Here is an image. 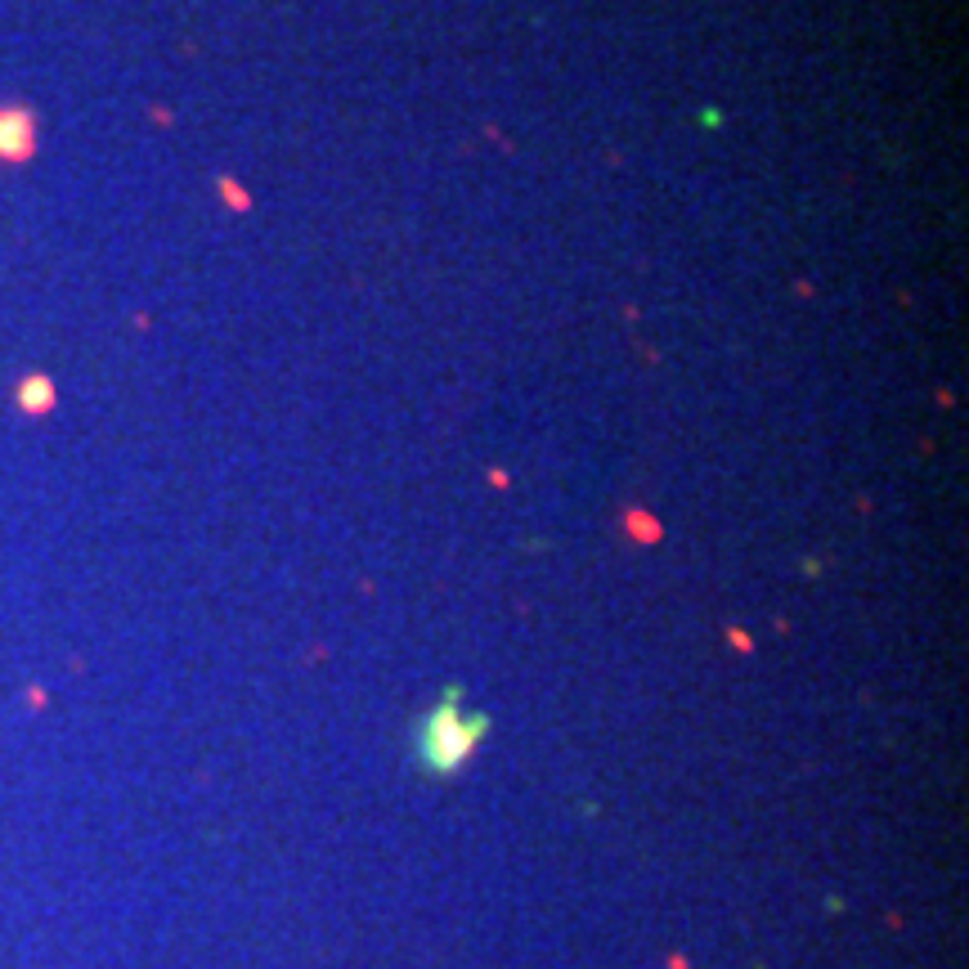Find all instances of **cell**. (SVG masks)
Wrapping results in <instances>:
<instances>
[{
    "label": "cell",
    "instance_id": "obj_1",
    "mask_svg": "<svg viewBox=\"0 0 969 969\" xmlns=\"http://www.w3.org/2000/svg\"><path fill=\"white\" fill-rule=\"evenodd\" d=\"M476 736H480V723H463V714L454 705H440L422 727V759L436 772H449V768H458L467 759Z\"/></svg>",
    "mask_w": 969,
    "mask_h": 969
},
{
    "label": "cell",
    "instance_id": "obj_2",
    "mask_svg": "<svg viewBox=\"0 0 969 969\" xmlns=\"http://www.w3.org/2000/svg\"><path fill=\"white\" fill-rule=\"evenodd\" d=\"M32 153V122L28 113H0V157H28Z\"/></svg>",
    "mask_w": 969,
    "mask_h": 969
},
{
    "label": "cell",
    "instance_id": "obj_3",
    "mask_svg": "<svg viewBox=\"0 0 969 969\" xmlns=\"http://www.w3.org/2000/svg\"><path fill=\"white\" fill-rule=\"evenodd\" d=\"M50 400H55V391H50V387H46V378H32V387H28V391H23V404H28V409H32V413H41V409H46V404H50Z\"/></svg>",
    "mask_w": 969,
    "mask_h": 969
}]
</instances>
